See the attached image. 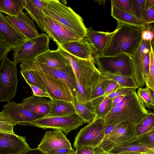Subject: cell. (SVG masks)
Instances as JSON below:
<instances>
[{
	"label": "cell",
	"instance_id": "obj_16",
	"mask_svg": "<svg viewBox=\"0 0 154 154\" xmlns=\"http://www.w3.org/2000/svg\"><path fill=\"white\" fill-rule=\"evenodd\" d=\"M0 38L11 46L13 51L28 40L1 12L0 13Z\"/></svg>",
	"mask_w": 154,
	"mask_h": 154
},
{
	"label": "cell",
	"instance_id": "obj_3",
	"mask_svg": "<svg viewBox=\"0 0 154 154\" xmlns=\"http://www.w3.org/2000/svg\"><path fill=\"white\" fill-rule=\"evenodd\" d=\"M57 45L58 50L72 66L76 78L85 90L89 101L91 91L102 74L95 66L94 58L87 60L78 58L67 52L59 45Z\"/></svg>",
	"mask_w": 154,
	"mask_h": 154
},
{
	"label": "cell",
	"instance_id": "obj_14",
	"mask_svg": "<svg viewBox=\"0 0 154 154\" xmlns=\"http://www.w3.org/2000/svg\"><path fill=\"white\" fill-rule=\"evenodd\" d=\"M3 107L1 112L11 117L16 125L31 126L32 122L44 117L25 109L21 103L9 101Z\"/></svg>",
	"mask_w": 154,
	"mask_h": 154
},
{
	"label": "cell",
	"instance_id": "obj_54",
	"mask_svg": "<svg viewBox=\"0 0 154 154\" xmlns=\"http://www.w3.org/2000/svg\"><path fill=\"white\" fill-rule=\"evenodd\" d=\"M152 27L154 33V37L153 39L151 41H150V44L151 48L152 50L154 57V25H152Z\"/></svg>",
	"mask_w": 154,
	"mask_h": 154
},
{
	"label": "cell",
	"instance_id": "obj_37",
	"mask_svg": "<svg viewBox=\"0 0 154 154\" xmlns=\"http://www.w3.org/2000/svg\"><path fill=\"white\" fill-rule=\"evenodd\" d=\"M137 94L146 108L149 110L150 109L154 110L153 102L148 88L139 87L137 89Z\"/></svg>",
	"mask_w": 154,
	"mask_h": 154
},
{
	"label": "cell",
	"instance_id": "obj_29",
	"mask_svg": "<svg viewBox=\"0 0 154 154\" xmlns=\"http://www.w3.org/2000/svg\"><path fill=\"white\" fill-rule=\"evenodd\" d=\"M111 15L117 21L139 26H146L135 16L125 12L114 6H111Z\"/></svg>",
	"mask_w": 154,
	"mask_h": 154
},
{
	"label": "cell",
	"instance_id": "obj_1",
	"mask_svg": "<svg viewBox=\"0 0 154 154\" xmlns=\"http://www.w3.org/2000/svg\"><path fill=\"white\" fill-rule=\"evenodd\" d=\"M150 112L146 109L135 90L126 95L119 103L113 107L104 119L105 125L127 122L136 129Z\"/></svg>",
	"mask_w": 154,
	"mask_h": 154
},
{
	"label": "cell",
	"instance_id": "obj_57",
	"mask_svg": "<svg viewBox=\"0 0 154 154\" xmlns=\"http://www.w3.org/2000/svg\"><path fill=\"white\" fill-rule=\"evenodd\" d=\"M140 154H154V151H147L141 153Z\"/></svg>",
	"mask_w": 154,
	"mask_h": 154
},
{
	"label": "cell",
	"instance_id": "obj_58",
	"mask_svg": "<svg viewBox=\"0 0 154 154\" xmlns=\"http://www.w3.org/2000/svg\"></svg>",
	"mask_w": 154,
	"mask_h": 154
},
{
	"label": "cell",
	"instance_id": "obj_13",
	"mask_svg": "<svg viewBox=\"0 0 154 154\" xmlns=\"http://www.w3.org/2000/svg\"><path fill=\"white\" fill-rule=\"evenodd\" d=\"M43 32L56 43L61 45L68 42L78 41L82 38L70 29L52 17L44 14Z\"/></svg>",
	"mask_w": 154,
	"mask_h": 154
},
{
	"label": "cell",
	"instance_id": "obj_5",
	"mask_svg": "<svg viewBox=\"0 0 154 154\" xmlns=\"http://www.w3.org/2000/svg\"><path fill=\"white\" fill-rule=\"evenodd\" d=\"M95 63L101 73L132 77V67L131 57L125 54L112 56H93Z\"/></svg>",
	"mask_w": 154,
	"mask_h": 154
},
{
	"label": "cell",
	"instance_id": "obj_41",
	"mask_svg": "<svg viewBox=\"0 0 154 154\" xmlns=\"http://www.w3.org/2000/svg\"><path fill=\"white\" fill-rule=\"evenodd\" d=\"M143 23L146 25L154 23V5L145 9L143 14Z\"/></svg>",
	"mask_w": 154,
	"mask_h": 154
},
{
	"label": "cell",
	"instance_id": "obj_28",
	"mask_svg": "<svg viewBox=\"0 0 154 154\" xmlns=\"http://www.w3.org/2000/svg\"><path fill=\"white\" fill-rule=\"evenodd\" d=\"M24 9V0H0V12L8 15L17 17Z\"/></svg>",
	"mask_w": 154,
	"mask_h": 154
},
{
	"label": "cell",
	"instance_id": "obj_43",
	"mask_svg": "<svg viewBox=\"0 0 154 154\" xmlns=\"http://www.w3.org/2000/svg\"><path fill=\"white\" fill-rule=\"evenodd\" d=\"M151 50L145 54L143 64L142 75L144 82L147 79L149 72L150 65V54Z\"/></svg>",
	"mask_w": 154,
	"mask_h": 154
},
{
	"label": "cell",
	"instance_id": "obj_55",
	"mask_svg": "<svg viewBox=\"0 0 154 154\" xmlns=\"http://www.w3.org/2000/svg\"><path fill=\"white\" fill-rule=\"evenodd\" d=\"M148 89L153 102L154 108V91L149 88Z\"/></svg>",
	"mask_w": 154,
	"mask_h": 154
},
{
	"label": "cell",
	"instance_id": "obj_9",
	"mask_svg": "<svg viewBox=\"0 0 154 154\" xmlns=\"http://www.w3.org/2000/svg\"><path fill=\"white\" fill-rule=\"evenodd\" d=\"M104 119H95L81 129L75 136L73 146L75 149L83 146H99L105 137Z\"/></svg>",
	"mask_w": 154,
	"mask_h": 154
},
{
	"label": "cell",
	"instance_id": "obj_47",
	"mask_svg": "<svg viewBox=\"0 0 154 154\" xmlns=\"http://www.w3.org/2000/svg\"><path fill=\"white\" fill-rule=\"evenodd\" d=\"M121 88L117 82L111 79L105 88L103 95L108 96Z\"/></svg>",
	"mask_w": 154,
	"mask_h": 154
},
{
	"label": "cell",
	"instance_id": "obj_12",
	"mask_svg": "<svg viewBox=\"0 0 154 154\" xmlns=\"http://www.w3.org/2000/svg\"><path fill=\"white\" fill-rule=\"evenodd\" d=\"M34 71L51 96V99L74 102L75 98L73 93L64 81L44 73Z\"/></svg>",
	"mask_w": 154,
	"mask_h": 154
},
{
	"label": "cell",
	"instance_id": "obj_35",
	"mask_svg": "<svg viewBox=\"0 0 154 154\" xmlns=\"http://www.w3.org/2000/svg\"><path fill=\"white\" fill-rule=\"evenodd\" d=\"M16 125L15 122L11 117L0 112V133L15 134L14 127Z\"/></svg>",
	"mask_w": 154,
	"mask_h": 154
},
{
	"label": "cell",
	"instance_id": "obj_34",
	"mask_svg": "<svg viewBox=\"0 0 154 154\" xmlns=\"http://www.w3.org/2000/svg\"><path fill=\"white\" fill-rule=\"evenodd\" d=\"M20 72L22 76L28 85L37 87L46 92L42 82L34 71L25 69L20 70Z\"/></svg>",
	"mask_w": 154,
	"mask_h": 154
},
{
	"label": "cell",
	"instance_id": "obj_53",
	"mask_svg": "<svg viewBox=\"0 0 154 154\" xmlns=\"http://www.w3.org/2000/svg\"><path fill=\"white\" fill-rule=\"evenodd\" d=\"M154 5V0H146L145 9H148Z\"/></svg>",
	"mask_w": 154,
	"mask_h": 154
},
{
	"label": "cell",
	"instance_id": "obj_36",
	"mask_svg": "<svg viewBox=\"0 0 154 154\" xmlns=\"http://www.w3.org/2000/svg\"><path fill=\"white\" fill-rule=\"evenodd\" d=\"M130 1L134 16L144 24L143 14L145 9L146 0H130Z\"/></svg>",
	"mask_w": 154,
	"mask_h": 154
},
{
	"label": "cell",
	"instance_id": "obj_45",
	"mask_svg": "<svg viewBox=\"0 0 154 154\" xmlns=\"http://www.w3.org/2000/svg\"><path fill=\"white\" fill-rule=\"evenodd\" d=\"M152 25H146L142 33V40L147 41H151L154 37V33L152 27Z\"/></svg>",
	"mask_w": 154,
	"mask_h": 154
},
{
	"label": "cell",
	"instance_id": "obj_51",
	"mask_svg": "<svg viewBox=\"0 0 154 154\" xmlns=\"http://www.w3.org/2000/svg\"><path fill=\"white\" fill-rule=\"evenodd\" d=\"M116 125L112 124L105 125L104 129V138L106 137L112 131Z\"/></svg>",
	"mask_w": 154,
	"mask_h": 154
},
{
	"label": "cell",
	"instance_id": "obj_18",
	"mask_svg": "<svg viewBox=\"0 0 154 154\" xmlns=\"http://www.w3.org/2000/svg\"><path fill=\"white\" fill-rule=\"evenodd\" d=\"M151 49L150 41L142 40L139 47L131 57L132 67V77L139 87H142L145 85L142 75L143 64L145 54Z\"/></svg>",
	"mask_w": 154,
	"mask_h": 154
},
{
	"label": "cell",
	"instance_id": "obj_50",
	"mask_svg": "<svg viewBox=\"0 0 154 154\" xmlns=\"http://www.w3.org/2000/svg\"><path fill=\"white\" fill-rule=\"evenodd\" d=\"M21 154H45L38 148L30 149L27 150Z\"/></svg>",
	"mask_w": 154,
	"mask_h": 154
},
{
	"label": "cell",
	"instance_id": "obj_19",
	"mask_svg": "<svg viewBox=\"0 0 154 154\" xmlns=\"http://www.w3.org/2000/svg\"><path fill=\"white\" fill-rule=\"evenodd\" d=\"M63 49L76 57L89 60L96 54L91 44L86 37L76 41L68 42L61 45L57 43Z\"/></svg>",
	"mask_w": 154,
	"mask_h": 154
},
{
	"label": "cell",
	"instance_id": "obj_25",
	"mask_svg": "<svg viewBox=\"0 0 154 154\" xmlns=\"http://www.w3.org/2000/svg\"><path fill=\"white\" fill-rule=\"evenodd\" d=\"M49 113L45 117H54L76 114L73 103L51 99Z\"/></svg>",
	"mask_w": 154,
	"mask_h": 154
},
{
	"label": "cell",
	"instance_id": "obj_49",
	"mask_svg": "<svg viewBox=\"0 0 154 154\" xmlns=\"http://www.w3.org/2000/svg\"><path fill=\"white\" fill-rule=\"evenodd\" d=\"M31 88L33 95L36 96L40 97H47L51 99V97L49 94L41 88L31 85H29Z\"/></svg>",
	"mask_w": 154,
	"mask_h": 154
},
{
	"label": "cell",
	"instance_id": "obj_24",
	"mask_svg": "<svg viewBox=\"0 0 154 154\" xmlns=\"http://www.w3.org/2000/svg\"><path fill=\"white\" fill-rule=\"evenodd\" d=\"M32 60L57 69L61 68L70 64L67 60L57 49L55 50L49 49Z\"/></svg>",
	"mask_w": 154,
	"mask_h": 154
},
{
	"label": "cell",
	"instance_id": "obj_22",
	"mask_svg": "<svg viewBox=\"0 0 154 154\" xmlns=\"http://www.w3.org/2000/svg\"><path fill=\"white\" fill-rule=\"evenodd\" d=\"M21 103L26 109L35 114L46 116L49 113L51 100L33 94L24 99Z\"/></svg>",
	"mask_w": 154,
	"mask_h": 154
},
{
	"label": "cell",
	"instance_id": "obj_44",
	"mask_svg": "<svg viewBox=\"0 0 154 154\" xmlns=\"http://www.w3.org/2000/svg\"><path fill=\"white\" fill-rule=\"evenodd\" d=\"M13 51V48L6 43L4 41L0 38V60H2L11 50Z\"/></svg>",
	"mask_w": 154,
	"mask_h": 154
},
{
	"label": "cell",
	"instance_id": "obj_7",
	"mask_svg": "<svg viewBox=\"0 0 154 154\" xmlns=\"http://www.w3.org/2000/svg\"><path fill=\"white\" fill-rule=\"evenodd\" d=\"M49 36L43 33L27 40L14 50L13 61L17 64L35 58L49 50Z\"/></svg>",
	"mask_w": 154,
	"mask_h": 154
},
{
	"label": "cell",
	"instance_id": "obj_4",
	"mask_svg": "<svg viewBox=\"0 0 154 154\" xmlns=\"http://www.w3.org/2000/svg\"><path fill=\"white\" fill-rule=\"evenodd\" d=\"M44 14L54 18L70 29L82 38L85 36L86 27L83 20L69 7L58 0H47V5L43 9Z\"/></svg>",
	"mask_w": 154,
	"mask_h": 154
},
{
	"label": "cell",
	"instance_id": "obj_32",
	"mask_svg": "<svg viewBox=\"0 0 154 154\" xmlns=\"http://www.w3.org/2000/svg\"><path fill=\"white\" fill-rule=\"evenodd\" d=\"M112 99L106 96L103 100L95 108V109L97 114L95 119H104L111 110L112 106Z\"/></svg>",
	"mask_w": 154,
	"mask_h": 154
},
{
	"label": "cell",
	"instance_id": "obj_21",
	"mask_svg": "<svg viewBox=\"0 0 154 154\" xmlns=\"http://www.w3.org/2000/svg\"><path fill=\"white\" fill-rule=\"evenodd\" d=\"M114 32L97 31L91 27L86 28L85 36L91 44L95 55H103Z\"/></svg>",
	"mask_w": 154,
	"mask_h": 154
},
{
	"label": "cell",
	"instance_id": "obj_26",
	"mask_svg": "<svg viewBox=\"0 0 154 154\" xmlns=\"http://www.w3.org/2000/svg\"><path fill=\"white\" fill-rule=\"evenodd\" d=\"M147 151H154V147L138 143L137 141L116 146L109 151V154H139Z\"/></svg>",
	"mask_w": 154,
	"mask_h": 154
},
{
	"label": "cell",
	"instance_id": "obj_8",
	"mask_svg": "<svg viewBox=\"0 0 154 154\" xmlns=\"http://www.w3.org/2000/svg\"><path fill=\"white\" fill-rule=\"evenodd\" d=\"M20 67V70L28 69L36 71L64 81L70 87L74 95L76 90V77L70 64L63 68L57 69L31 60L21 63Z\"/></svg>",
	"mask_w": 154,
	"mask_h": 154
},
{
	"label": "cell",
	"instance_id": "obj_27",
	"mask_svg": "<svg viewBox=\"0 0 154 154\" xmlns=\"http://www.w3.org/2000/svg\"><path fill=\"white\" fill-rule=\"evenodd\" d=\"M73 104L76 114L86 123H89L96 119L97 114L94 108L90 101L85 104L75 100Z\"/></svg>",
	"mask_w": 154,
	"mask_h": 154
},
{
	"label": "cell",
	"instance_id": "obj_20",
	"mask_svg": "<svg viewBox=\"0 0 154 154\" xmlns=\"http://www.w3.org/2000/svg\"><path fill=\"white\" fill-rule=\"evenodd\" d=\"M5 17L28 40L39 35L33 21L26 13L22 12L17 17L7 15Z\"/></svg>",
	"mask_w": 154,
	"mask_h": 154
},
{
	"label": "cell",
	"instance_id": "obj_39",
	"mask_svg": "<svg viewBox=\"0 0 154 154\" xmlns=\"http://www.w3.org/2000/svg\"><path fill=\"white\" fill-rule=\"evenodd\" d=\"M137 141L143 145L154 147V126L144 134L137 137Z\"/></svg>",
	"mask_w": 154,
	"mask_h": 154
},
{
	"label": "cell",
	"instance_id": "obj_2",
	"mask_svg": "<svg viewBox=\"0 0 154 154\" xmlns=\"http://www.w3.org/2000/svg\"><path fill=\"white\" fill-rule=\"evenodd\" d=\"M146 26L117 21V28L102 56L125 54L131 57L139 47L142 40V32Z\"/></svg>",
	"mask_w": 154,
	"mask_h": 154
},
{
	"label": "cell",
	"instance_id": "obj_23",
	"mask_svg": "<svg viewBox=\"0 0 154 154\" xmlns=\"http://www.w3.org/2000/svg\"><path fill=\"white\" fill-rule=\"evenodd\" d=\"M47 4V0H24V9L42 32L45 26L42 9Z\"/></svg>",
	"mask_w": 154,
	"mask_h": 154
},
{
	"label": "cell",
	"instance_id": "obj_30",
	"mask_svg": "<svg viewBox=\"0 0 154 154\" xmlns=\"http://www.w3.org/2000/svg\"><path fill=\"white\" fill-rule=\"evenodd\" d=\"M109 79L117 82L121 88L136 90L139 87L132 77L112 74L107 72L102 73Z\"/></svg>",
	"mask_w": 154,
	"mask_h": 154
},
{
	"label": "cell",
	"instance_id": "obj_17",
	"mask_svg": "<svg viewBox=\"0 0 154 154\" xmlns=\"http://www.w3.org/2000/svg\"><path fill=\"white\" fill-rule=\"evenodd\" d=\"M37 148L44 153L57 149L72 148L66 136L59 130L47 131Z\"/></svg>",
	"mask_w": 154,
	"mask_h": 154
},
{
	"label": "cell",
	"instance_id": "obj_6",
	"mask_svg": "<svg viewBox=\"0 0 154 154\" xmlns=\"http://www.w3.org/2000/svg\"><path fill=\"white\" fill-rule=\"evenodd\" d=\"M17 64L7 56L1 61L0 67V101H9L16 95L18 83Z\"/></svg>",
	"mask_w": 154,
	"mask_h": 154
},
{
	"label": "cell",
	"instance_id": "obj_42",
	"mask_svg": "<svg viewBox=\"0 0 154 154\" xmlns=\"http://www.w3.org/2000/svg\"><path fill=\"white\" fill-rule=\"evenodd\" d=\"M100 148V146L96 148L87 146H80L75 149V154H95Z\"/></svg>",
	"mask_w": 154,
	"mask_h": 154
},
{
	"label": "cell",
	"instance_id": "obj_52",
	"mask_svg": "<svg viewBox=\"0 0 154 154\" xmlns=\"http://www.w3.org/2000/svg\"><path fill=\"white\" fill-rule=\"evenodd\" d=\"M125 95L120 96L112 99V107L119 103Z\"/></svg>",
	"mask_w": 154,
	"mask_h": 154
},
{
	"label": "cell",
	"instance_id": "obj_48",
	"mask_svg": "<svg viewBox=\"0 0 154 154\" xmlns=\"http://www.w3.org/2000/svg\"><path fill=\"white\" fill-rule=\"evenodd\" d=\"M45 154H75V151L72 149L59 148L50 150Z\"/></svg>",
	"mask_w": 154,
	"mask_h": 154
},
{
	"label": "cell",
	"instance_id": "obj_40",
	"mask_svg": "<svg viewBox=\"0 0 154 154\" xmlns=\"http://www.w3.org/2000/svg\"><path fill=\"white\" fill-rule=\"evenodd\" d=\"M111 6L134 16L130 0H112Z\"/></svg>",
	"mask_w": 154,
	"mask_h": 154
},
{
	"label": "cell",
	"instance_id": "obj_46",
	"mask_svg": "<svg viewBox=\"0 0 154 154\" xmlns=\"http://www.w3.org/2000/svg\"><path fill=\"white\" fill-rule=\"evenodd\" d=\"M136 90L132 88H121L107 96L109 98L112 99L120 96L125 95Z\"/></svg>",
	"mask_w": 154,
	"mask_h": 154
},
{
	"label": "cell",
	"instance_id": "obj_38",
	"mask_svg": "<svg viewBox=\"0 0 154 154\" xmlns=\"http://www.w3.org/2000/svg\"><path fill=\"white\" fill-rule=\"evenodd\" d=\"M150 57L149 74L145 83L146 87L149 88L154 91V57L151 48L150 54Z\"/></svg>",
	"mask_w": 154,
	"mask_h": 154
},
{
	"label": "cell",
	"instance_id": "obj_11",
	"mask_svg": "<svg viewBox=\"0 0 154 154\" xmlns=\"http://www.w3.org/2000/svg\"><path fill=\"white\" fill-rule=\"evenodd\" d=\"M85 123V122L76 114L62 116L43 117L32 122L31 125L44 130H60L68 135Z\"/></svg>",
	"mask_w": 154,
	"mask_h": 154
},
{
	"label": "cell",
	"instance_id": "obj_56",
	"mask_svg": "<svg viewBox=\"0 0 154 154\" xmlns=\"http://www.w3.org/2000/svg\"><path fill=\"white\" fill-rule=\"evenodd\" d=\"M95 154H109L108 152L104 151L101 147L99 150Z\"/></svg>",
	"mask_w": 154,
	"mask_h": 154
},
{
	"label": "cell",
	"instance_id": "obj_10",
	"mask_svg": "<svg viewBox=\"0 0 154 154\" xmlns=\"http://www.w3.org/2000/svg\"><path fill=\"white\" fill-rule=\"evenodd\" d=\"M137 140L135 128L129 122H123L116 124L112 131L104 138L99 146L108 152L116 146Z\"/></svg>",
	"mask_w": 154,
	"mask_h": 154
},
{
	"label": "cell",
	"instance_id": "obj_31",
	"mask_svg": "<svg viewBox=\"0 0 154 154\" xmlns=\"http://www.w3.org/2000/svg\"><path fill=\"white\" fill-rule=\"evenodd\" d=\"M110 80V79L102 73L97 82L91 91L89 101L103 95L105 88Z\"/></svg>",
	"mask_w": 154,
	"mask_h": 154
},
{
	"label": "cell",
	"instance_id": "obj_15",
	"mask_svg": "<svg viewBox=\"0 0 154 154\" xmlns=\"http://www.w3.org/2000/svg\"><path fill=\"white\" fill-rule=\"evenodd\" d=\"M30 149L25 137L0 133V154H21Z\"/></svg>",
	"mask_w": 154,
	"mask_h": 154
},
{
	"label": "cell",
	"instance_id": "obj_33",
	"mask_svg": "<svg viewBox=\"0 0 154 154\" xmlns=\"http://www.w3.org/2000/svg\"><path fill=\"white\" fill-rule=\"evenodd\" d=\"M154 126V112H150L135 129L137 137L144 134Z\"/></svg>",
	"mask_w": 154,
	"mask_h": 154
}]
</instances>
